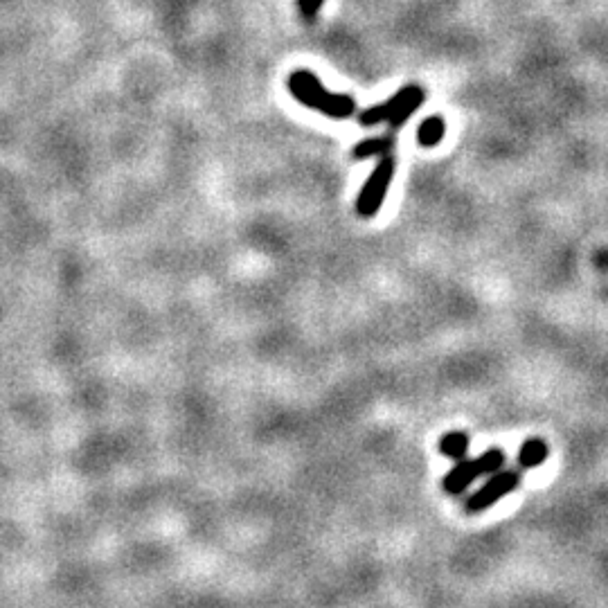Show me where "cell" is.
<instances>
[{
	"label": "cell",
	"mask_w": 608,
	"mask_h": 608,
	"mask_svg": "<svg viewBox=\"0 0 608 608\" xmlns=\"http://www.w3.org/2000/svg\"><path fill=\"white\" fill-rule=\"evenodd\" d=\"M286 86H289L291 95L300 104L325 113L327 118L332 120H347L356 113V102L352 95L329 93L311 70H295V73H291Z\"/></svg>",
	"instance_id": "1"
},
{
	"label": "cell",
	"mask_w": 608,
	"mask_h": 608,
	"mask_svg": "<svg viewBox=\"0 0 608 608\" xmlns=\"http://www.w3.org/2000/svg\"><path fill=\"white\" fill-rule=\"evenodd\" d=\"M424 100H426L424 88L417 86V84H410V86L401 88V91H397L392 97H388V100L383 104L372 106V109L363 111L359 115V120H361L363 127H374V124H390L392 129H397L419 109V106L424 104Z\"/></svg>",
	"instance_id": "2"
},
{
	"label": "cell",
	"mask_w": 608,
	"mask_h": 608,
	"mask_svg": "<svg viewBox=\"0 0 608 608\" xmlns=\"http://www.w3.org/2000/svg\"><path fill=\"white\" fill-rule=\"evenodd\" d=\"M505 453L500 449H489L478 458H462L455 462V467L446 473L442 480V489L449 496H460L467 491L478 478L491 476L500 469H505Z\"/></svg>",
	"instance_id": "3"
},
{
	"label": "cell",
	"mask_w": 608,
	"mask_h": 608,
	"mask_svg": "<svg viewBox=\"0 0 608 608\" xmlns=\"http://www.w3.org/2000/svg\"><path fill=\"white\" fill-rule=\"evenodd\" d=\"M395 172H397L395 158H392L390 154L381 156L377 167L372 169L370 178L365 181L359 199H356V212H359V217H363V219L377 217L383 201H386L388 187L392 183V178H395Z\"/></svg>",
	"instance_id": "4"
},
{
	"label": "cell",
	"mask_w": 608,
	"mask_h": 608,
	"mask_svg": "<svg viewBox=\"0 0 608 608\" xmlns=\"http://www.w3.org/2000/svg\"><path fill=\"white\" fill-rule=\"evenodd\" d=\"M521 471L516 469H500L496 473L482 482V487L473 491L471 496L464 500V512L467 514H482L487 512L489 507H494L500 503L505 496L512 494V491L521 485Z\"/></svg>",
	"instance_id": "5"
},
{
	"label": "cell",
	"mask_w": 608,
	"mask_h": 608,
	"mask_svg": "<svg viewBox=\"0 0 608 608\" xmlns=\"http://www.w3.org/2000/svg\"><path fill=\"white\" fill-rule=\"evenodd\" d=\"M548 453L550 449L543 437H527V440L521 444V449H518L516 462L521 469H536L548 460Z\"/></svg>",
	"instance_id": "6"
},
{
	"label": "cell",
	"mask_w": 608,
	"mask_h": 608,
	"mask_svg": "<svg viewBox=\"0 0 608 608\" xmlns=\"http://www.w3.org/2000/svg\"><path fill=\"white\" fill-rule=\"evenodd\" d=\"M392 147H395V136L392 133H383L379 138H368L359 142V145L354 147L352 158L356 160H365V158H374V156H388Z\"/></svg>",
	"instance_id": "7"
},
{
	"label": "cell",
	"mask_w": 608,
	"mask_h": 608,
	"mask_svg": "<svg viewBox=\"0 0 608 608\" xmlns=\"http://www.w3.org/2000/svg\"><path fill=\"white\" fill-rule=\"evenodd\" d=\"M444 136H446V122L442 115H431V118H426L417 129V142L426 149L440 145Z\"/></svg>",
	"instance_id": "8"
},
{
	"label": "cell",
	"mask_w": 608,
	"mask_h": 608,
	"mask_svg": "<svg viewBox=\"0 0 608 608\" xmlns=\"http://www.w3.org/2000/svg\"><path fill=\"white\" fill-rule=\"evenodd\" d=\"M469 446H471V440L464 431H451L440 437V453L444 455V458L455 460V462L467 458Z\"/></svg>",
	"instance_id": "9"
},
{
	"label": "cell",
	"mask_w": 608,
	"mask_h": 608,
	"mask_svg": "<svg viewBox=\"0 0 608 608\" xmlns=\"http://www.w3.org/2000/svg\"><path fill=\"white\" fill-rule=\"evenodd\" d=\"M298 3H300L302 14L311 19V16H316L320 12V7H323L325 0H298Z\"/></svg>",
	"instance_id": "10"
}]
</instances>
